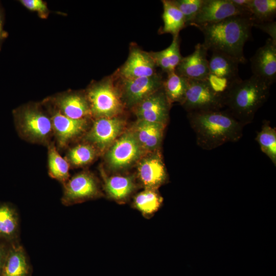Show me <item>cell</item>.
Here are the masks:
<instances>
[{
  "label": "cell",
  "instance_id": "obj_1",
  "mask_svg": "<svg viewBox=\"0 0 276 276\" xmlns=\"http://www.w3.org/2000/svg\"><path fill=\"white\" fill-rule=\"evenodd\" d=\"M253 24L249 16L239 15L197 28L203 34L202 44L208 51L224 54L245 64L243 48L251 38Z\"/></svg>",
  "mask_w": 276,
  "mask_h": 276
},
{
  "label": "cell",
  "instance_id": "obj_2",
  "mask_svg": "<svg viewBox=\"0 0 276 276\" xmlns=\"http://www.w3.org/2000/svg\"><path fill=\"white\" fill-rule=\"evenodd\" d=\"M188 117L196 144L202 149L237 142L243 136L244 126L226 109L189 112Z\"/></svg>",
  "mask_w": 276,
  "mask_h": 276
},
{
  "label": "cell",
  "instance_id": "obj_3",
  "mask_svg": "<svg viewBox=\"0 0 276 276\" xmlns=\"http://www.w3.org/2000/svg\"><path fill=\"white\" fill-rule=\"evenodd\" d=\"M269 84L252 75L240 80L228 87L224 99V108L244 126L251 123L258 110L267 101Z\"/></svg>",
  "mask_w": 276,
  "mask_h": 276
},
{
  "label": "cell",
  "instance_id": "obj_4",
  "mask_svg": "<svg viewBox=\"0 0 276 276\" xmlns=\"http://www.w3.org/2000/svg\"><path fill=\"white\" fill-rule=\"evenodd\" d=\"M112 77L92 85L86 95L91 115L98 118H111L121 113L124 108L121 94Z\"/></svg>",
  "mask_w": 276,
  "mask_h": 276
},
{
  "label": "cell",
  "instance_id": "obj_5",
  "mask_svg": "<svg viewBox=\"0 0 276 276\" xmlns=\"http://www.w3.org/2000/svg\"><path fill=\"white\" fill-rule=\"evenodd\" d=\"M189 80L181 105L189 112L222 109L224 101L216 93L208 80Z\"/></svg>",
  "mask_w": 276,
  "mask_h": 276
},
{
  "label": "cell",
  "instance_id": "obj_6",
  "mask_svg": "<svg viewBox=\"0 0 276 276\" xmlns=\"http://www.w3.org/2000/svg\"><path fill=\"white\" fill-rule=\"evenodd\" d=\"M14 115L21 132L35 141L47 140L53 130L51 119L37 107L19 109L15 111Z\"/></svg>",
  "mask_w": 276,
  "mask_h": 276
},
{
  "label": "cell",
  "instance_id": "obj_7",
  "mask_svg": "<svg viewBox=\"0 0 276 276\" xmlns=\"http://www.w3.org/2000/svg\"><path fill=\"white\" fill-rule=\"evenodd\" d=\"M107 154L111 168H125L135 162L141 156L142 148L133 132L127 131L112 144Z\"/></svg>",
  "mask_w": 276,
  "mask_h": 276
},
{
  "label": "cell",
  "instance_id": "obj_8",
  "mask_svg": "<svg viewBox=\"0 0 276 276\" xmlns=\"http://www.w3.org/2000/svg\"><path fill=\"white\" fill-rule=\"evenodd\" d=\"M121 96L126 104L134 107L163 87L164 79L159 74L150 77L121 79Z\"/></svg>",
  "mask_w": 276,
  "mask_h": 276
},
{
  "label": "cell",
  "instance_id": "obj_9",
  "mask_svg": "<svg viewBox=\"0 0 276 276\" xmlns=\"http://www.w3.org/2000/svg\"><path fill=\"white\" fill-rule=\"evenodd\" d=\"M100 195L99 186L90 174L82 172L74 176L64 185L62 203L70 205Z\"/></svg>",
  "mask_w": 276,
  "mask_h": 276
},
{
  "label": "cell",
  "instance_id": "obj_10",
  "mask_svg": "<svg viewBox=\"0 0 276 276\" xmlns=\"http://www.w3.org/2000/svg\"><path fill=\"white\" fill-rule=\"evenodd\" d=\"M170 106L162 87L134 107L137 120L166 125Z\"/></svg>",
  "mask_w": 276,
  "mask_h": 276
},
{
  "label": "cell",
  "instance_id": "obj_11",
  "mask_svg": "<svg viewBox=\"0 0 276 276\" xmlns=\"http://www.w3.org/2000/svg\"><path fill=\"white\" fill-rule=\"evenodd\" d=\"M239 15L250 17L247 12L238 8L231 0H203L191 26L197 27Z\"/></svg>",
  "mask_w": 276,
  "mask_h": 276
},
{
  "label": "cell",
  "instance_id": "obj_12",
  "mask_svg": "<svg viewBox=\"0 0 276 276\" xmlns=\"http://www.w3.org/2000/svg\"><path fill=\"white\" fill-rule=\"evenodd\" d=\"M125 125V121L117 117L98 118L87 133L86 139L103 150L116 141Z\"/></svg>",
  "mask_w": 276,
  "mask_h": 276
},
{
  "label": "cell",
  "instance_id": "obj_13",
  "mask_svg": "<svg viewBox=\"0 0 276 276\" xmlns=\"http://www.w3.org/2000/svg\"><path fill=\"white\" fill-rule=\"evenodd\" d=\"M253 75L270 85L276 80V43L268 38L259 48L250 59Z\"/></svg>",
  "mask_w": 276,
  "mask_h": 276
},
{
  "label": "cell",
  "instance_id": "obj_14",
  "mask_svg": "<svg viewBox=\"0 0 276 276\" xmlns=\"http://www.w3.org/2000/svg\"><path fill=\"white\" fill-rule=\"evenodd\" d=\"M156 66L150 52L139 47L131 48L129 56L119 71L121 79L150 77L157 73Z\"/></svg>",
  "mask_w": 276,
  "mask_h": 276
},
{
  "label": "cell",
  "instance_id": "obj_15",
  "mask_svg": "<svg viewBox=\"0 0 276 276\" xmlns=\"http://www.w3.org/2000/svg\"><path fill=\"white\" fill-rule=\"evenodd\" d=\"M208 51L202 43L197 44L192 54L182 57L175 73L189 80H208L210 76Z\"/></svg>",
  "mask_w": 276,
  "mask_h": 276
},
{
  "label": "cell",
  "instance_id": "obj_16",
  "mask_svg": "<svg viewBox=\"0 0 276 276\" xmlns=\"http://www.w3.org/2000/svg\"><path fill=\"white\" fill-rule=\"evenodd\" d=\"M139 177L146 189H156L166 179L167 173L159 152L144 158L138 167Z\"/></svg>",
  "mask_w": 276,
  "mask_h": 276
},
{
  "label": "cell",
  "instance_id": "obj_17",
  "mask_svg": "<svg viewBox=\"0 0 276 276\" xmlns=\"http://www.w3.org/2000/svg\"><path fill=\"white\" fill-rule=\"evenodd\" d=\"M51 120L60 147H64L71 140L82 133L87 126L86 119H73L59 111L55 112Z\"/></svg>",
  "mask_w": 276,
  "mask_h": 276
},
{
  "label": "cell",
  "instance_id": "obj_18",
  "mask_svg": "<svg viewBox=\"0 0 276 276\" xmlns=\"http://www.w3.org/2000/svg\"><path fill=\"white\" fill-rule=\"evenodd\" d=\"M31 266L18 242L10 243L0 276H30Z\"/></svg>",
  "mask_w": 276,
  "mask_h": 276
},
{
  "label": "cell",
  "instance_id": "obj_19",
  "mask_svg": "<svg viewBox=\"0 0 276 276\" xmlns=\"http://www.w3.org/2000/svg\"><path fill=\"white\" fill-rule=\"evenodd\" d=\"M239 64L227 55L213 52L209 60L210 76L226 82L229 87L232 83L241 79L239 76Z\"/></svg>",
  "mask_w": 276,
  "mask_h": 276
},
{
  "label": "cell",
  "instance_id": "obj_20",
  "mask_svg": "<svg viewBox=\"0 0 276 276\" xmlns=\"http://www.w3.org/2000/svg\"><path fill=\"white\" fill-rule=\"evenodd\" d=\"M165 126L137 120L132 131L142 149L154 151L160 145Z\"/></svg>",
  "mask_w": 276,
  "mask_h": 276
},
{
  "label": "cell",
  "instance_id": "obj_21",
  "mask_svg": "<svg viewBox=\"0 0 276 276\" xmlns=\"http://www.w3.org/2000/svg\"><path fill=\"white\" fill-rule=\"evenodd\" d=\"M56 104L61 113L73 119H86L91 115L86 96L79 94L62 96L57 99Z\"/></svg>",
  "mask_w": 276,
  "mask_h": 276
},
{
  "label": "cell",
  "instance_id": "obj_22",
  "mask_svg": "<svg viewBox=\"0 0 276 276\" xmlns=\"http://www.w3.org/2000/svg\"><path fill=\"white\" fill-rule=\"evenodd\" d=\"M19 220L14 207L6 202L0 203V239L9 243L18 242Z\"/></svg>",
  "mask_w": 276,
  "mask_h": 276
},
{
  "label": "cell",
  "instance_id": "obj_23",
  "mask_svg": "<svg viewBox=\"0 0 276 276\" xmlns=\"http://www.w3.org/2000/svg\"><path fill=\"white\" fill-rule=\"evenodd\" d=\"M180 41L179 35L173 36L168 47L160 51L150 52L156 67L167 74L175 72L183 57L180 54Z\"/></svg>",
  "mask_w": 276,
  "mask_h": 276
},
{
  "label": "cell",
  "instance_id": "obj_24",
  "mask_svg": "<svg viewBox=\"0 0 276 276\" xmlns=\"http://www.w3.org/2000/svg\"><path fill=\"white\" fill-rule=\"evenodd\" d=\"M133 178L130 176H112L104 178L105 190L108 196L118 202L127 200L135 189Z\"/></svg>",
  "mask_w": 276,
  "mask_h": 276
},
{
  "label": "cell",
  "instance_id": "obj_25",
  "mask_svg": "<svg viewBox=\"0 0 276 276\" xmlns=\"http://www.w3.org/2000/svg\"><path fill=\"white\" fill-rule=\"evenodd\" d=\"M164 25L160 30L161 34L169 33L173 36L179 35L180 31L186 27L184 16L172 1H162Z\"/></svg>",
  "mask_w": 276,
  "mask_h": 276
},
{
  "label": "cell",
  "instance_id": "obj_26",
  "mask_svg": "<svg viewBox=\"0 0 276 276\" xmlns=\"http://www.w3.org/2000/svg\"><path fill=\"white\" fill-rule=\"evenodd\" d=\"M189 84V80L183 77L175 72L167 74V78L164 80L163 88L169 102L173 103L182 102Z\"/></svg>",
  "mask_w": 276,
  "mask_h": 276
},
{
  "label": "cell",
  "instance_id": "obj_27",
  "mask_svg": "<svg viewBox=\"0 0 276 276\" xmlns=\"http://www.w3.org/2000/svg\"><path fill=\"white\" fill-rule=\"evenodd\" d=\"M162 201L156 189L145 188L134 197L133 205L144 216L149 217L158 210Z\"/></svg>",
  "mask_w": 276,
  "mask_h": 276
},
{
  "label": "cell",
  "instance_id": "obj_28",
  "mask_svg": "<svg viewBox=\"0 0 276 276\" xmlns=\"http://www.w3.org/2000/svg\"><path fill=\"white\" fill-rule=\"evenodd\" d=\"M248 12L254 24L273 21L276 15V1L250 0Z\"/></svg>",
  "mask_w": 276,
  "mask_h": 276
},
{
  "label": "cell",
  "instance_id": "obj_29",
  "mask_svg": "<svg viewBox=\"0 0 276 276\" xmlns=\"http://www.w3.org/2000/svg\"><path fill=\"white\" fill-rule=\"evenodd\" d=\"M256 140L262 151L276 166V129L270 125L269 122H263Z\"/></svg>",
  "mask_w": 276,
  "mask_h": 276
},
{
  "label": "cell",
  "instance_id": "obj_30",
  "mask_svg": "<svg viewBox=\"0 0 276 276\" xmlns=\"http://www.w3.org/2000/svg\"><path fill=\"white\" fill-rule=\"evenodd\" d=\"M48 157L50 176L60 181L66 182L69 177L68 162L59 154L53 145L49 148Z\"/></svg>",
  "mask_w": 276,
  "mask_h": 276
},
{
  "label": "cell",
  "instance_id": "obj_31",
  "mask_svg": "<svg viewBox=\"0 0 276 276\" xmlns=\"http://www.w3.org/2000/svg\"><path fill=\"white\" fill-rule=\"evenodd\" d=\"M95 155V150L93 146L88 144H80L69 151L68 158L73 165L79 166L91 162Z\"/></svg>",
  "mask_w": 276,
  "mask_h": 276
},
{
  "label": "cell",
  "instance_id": "obj_32",
  "mask_svg": "<svg viewBox=\"0 0 276 276\" xmlns=\"http://www.w3.org/2000/svg\"><path fill=\"white\" fill-rule=\"evenodd\" d=\"M203 0H173V3L183 14L186 27L191 26L201 7Z\"/></svg>",
  "mask_w": 276,
  "mask_h": 276
},
{
  "label": "cell",
  "instance_id": "obj_33",
  "mask_svg": "<svg viewBox=\"0 0 276 276\" xmlns=\"http://www.w3.org/2000/svg\"><path fill=\"white\" fill-rule=\"evenodd\" d=\"M19 2L28 10L35 12L42 19L48 18L50 13L47 3L42 0H20Z\"/></svg>",
  "mask_w": 276,
  "mask_h": 276
},
{
  "label": "cell",
  "instance_id": "obj_34",
  "mask_svg": "<svg viewBox=\"0 0 276 276\" xmlns=\"http://www.w3.org/2000/svg\"><path fill=\"white\" fill-rule=\"evenodd\" d=\"M255 27L268 34L270 39L276 43V22L274 20L253 25Z\"/></svg>",
  "mask_w": 276,
  "mask_h": 276
},
{
  "label": "cell",
  "instance_id": "obj_35",
  "mask_svg": "<svg viewBox=\"0 0 276 276\" xmlns=\"http://www.w3.org/2000/svg\"><path fill=\"white\" fill-rule=\"evenodd\" d=\"M5 18L4 9L0 2V51L4 41L8 36V32L4 30Z\"/></svg>",
  "mask_w": 276,
  "mask_h": 276
},
{
  "label": "cell",
  "instance_id": "obj_36",
  "mask_svg": "<svg viewBox=\"0 0 276 276\" xmlns=\"http://www.w3.org/2000/svg\"><path fill=\"white\" fill-rule=\"evenodd\" d=\"M10 243L0 239V274L6 258Z\"/></svg>",
  "mask_w": 276,
  "mask_h": 276
}]
</instances>
